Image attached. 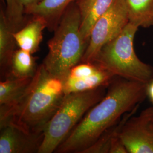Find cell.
<instances>
[{
  "label": "cell",
  "mask_w": 153,
  "mask_h": 153,
  "mask_svg": "<svg viewBox=\"0 0 153 153\" xmlns=\"http://www.w3.org/2000/svg\"><path fill=\"white\" fill-rule=\"evenodd\" d=\"M14 31L6 16L4 6L0 9V71L1 80L11 76V60L16 50Z\"/></svg>",
  "instance_id": "30bf717a"
},
{
  "label": "cell",
  "mask_w": 153,
  "mask_h": 153,
  "mask_svg": "<svg viewBox=\"0 0 153 153\" xmlns=\"http://www.w3.org/2000/svg\"><path fill=\"white\" fill-rule=\"evenodd\" d=\"M107 87L65 95L55 115L44 128L39 153H55L88 111L103 98Z\"/></svg>",
  "instance_id": "5b68a950"
},
{
  "label": "cell",
  "mask_w": 153,
  "mask_h": 153,
  "mask_svg": "<svg viewBox=\"0 0 153 153\" xmlns=\"http://www.w3.org/2000/svg\"><path fill=\"white\" fill-rule=\"evenodd\" d=\"M65 96L62 80L51 74L41 64L18 103L0 109V124L11 122L27 131L43 132Z\"/></svg>",
  "instance_id": "7a4b0ae2"
},
{
  "label": "cell",
  "mask_w": 153,
  "mask_h": 153,
  "mask_svg": "<svg viewBox=\"0 0 153 153\" xmlns=\"http://www.w3.org/2000/svg\"><path fill=\"white\" fill-rule=\"evenodd\" d=\"M148 83L115 76L104 98L87 112L56 153H83L126 113L137 109L147 97Z\"/></svg>",
  "instance_id": "6da1fadb"
},
{
  "label": "cell",
  "mask_w": 153,
  "mask_h": 153,
  "mask_svg": "<svg viewBox=\"0 0 153 153\" xmlns=\"http://www.w3.org/2000/svg\"><path fill=\"white\" fill-rule=\"evenodd\" d=\"M119 136L128 153H153V105L131 116L123 124Z\"/></svg>",
  "instance_id": "52a82bcc"
},
{
  "label": "cell",
  "mask_w": 153,
  "mask_h": 153,
  "mask_svg": "<svg viewBox=\"0 0 153 153\" xmlns=\"http://www.w3.org/2000/svg\"><path fill=\"white\" fill-rule=\"evenodd\" d=\"M6 16L11 28L16 33L23 27L27 20L21 0H5Z\"/></svg>",
  "instance_id": "ac0fdd59"
},
{
  "label": "cell",
  "mask_w": 153,
  "mask_h": 153,
  "mask_svg": "<svg viewBox=\"0 0 153 153\" xmlns=\"http://www.w3.org/2000/svg\"><path fill=\"white\" fill-rule=\"evenodd\" d=\"M43 1V0H21V2L24 7L25 13H26L33 7L38 5Z\"/></svg>",
  "instance_id": "ffe728a7"
},
{
  "label": "cell",
  "mask_w": 153,
  "mask_h": 153,
  "mask_svg": "<svg viewBox=\"0 0 153 153\" xmlns=\"http://www.w3.org/2000/svg\"><path fill=\"white\" fill-rule=\"evenodd\" d=\"M78 0H43L38 5L25 13L26 15L42 17L47 23V28L54 31L66 9Z\"/></svg>",
  "instance_id": "4fadbf2b"
},
{
  "label": "cell",
  "mask_w": 153,
  "mask_h": 153,
  "mask_svg": "<svg viewBox=\"0 0 153 153\" xmlns=\"http://www.w3.org/2000/svg\"><path fill=\"white\" fill-rule=\"evenodd\" d=\"M114 0H78L76 2L81 15V31L88 43L91 31L99 18L107 11Z\"/></svg>",
  "instance_id": "7c38bea8"
},
{
  "label": "cell",
  "mask_w": 153,
  "mask_h": 153,
  "mask_svg": "<svg viewBox=\"0 0 153 153\" xmlns=\"http://www.w3.org/2000/svg\"><path fill=\"white\" fill-rule=\"evenodd\" d=\"M129 22L121 33L100 49L92 62L115 76L148 83L153 79V67L137 57L134 39L138 29Z\"/></svg>",
  "instance_id": "277c9868"
},
{
  "label": "cell",
  "mask_w": 153,
  "mask_h": 153,
  "mask_svg": "<svg viewBox=\"0 0 153 153\" xmlns=\"http://www.w3.org/2000/svg\"><path fill=\"white\" fill-rule=\"evenodd\" d=\"M129 22L126 0H114L94 25L81 62H92L100 49L116 38Z\"/></svg>",
  "instance_id": "8992f818"
},
{
  "label": "cell",
  "mask_w": 153,
  "mask_h": 153,
  "mask_svg": "<svg viewBox=\"0 0 153 153\" xmlns=\"http://www.w3.org/2000/svg\"><path fill=\"white\" fill-rule=\"evenodd\" d=\"M33 55L21 48L16 49L11 60L10 76L28 78L34 76L39 66L36 62V58Z\"/></svg>",
  "instance_id": "2e32d148"
},
{
  "label": "cell",
  "mask_w": 153,
  "mask_h": 153,
  "mask_svg": "<svg viewBox=\"0 0 153 153\" xmlns=\"http://www.w3.org/2000/svg\"><path fill=\"white\" fill-rule=\"evenodd\" d=\"M81 18L76 2L71 4L47 43L48 52L42 65L52 76L63 79L71 68L80 63L88 43L81 31Z\"/></svg>",
  "instance_id": "3957f363"
},
{
  "label": "cell",
  "mask_w": 153,
  "mask_h": 153,
  "mask_svg": "<svg viewBox=\"0 0 153 153\" xmlns=\"http://www.w3.org/2000/svg\"><path fill=\"white\" fill-rule=\"evenodd\" d=\"M108 153H128L127 149L119 136V134L112 140Z\"/></svg>",
  "instance_id": "d6986e66"
},
{
  "label": "cell",
  "mask_w": 153,
  "mask_h": 153,
  "mask_svg": "<svg viewBox=\"0 0 153 153\" xmlns=\"http://www.w3.org/2000/svg\"><path fill=\"white\" fill-rule=\"evenodd\" d=\"M137 109L126 114L120 120L107 129L92 145L84 150L83 153H108L112 140L119 134L123 124L136 112Z\"/></svg>",
  "instance_id": "e0dca14e"
},
{
  "label": "cell",
  "mask_w": 153,
  "mask_h": 153,
  "mask_svg": "<svg viewBox=\"0 0 153 153\" xmlns=\"http://www.w3.org/2000/svg\"><path fill=\"white\" fill-rule=\"evenodd\" d=\"M31 16L23 27L14 33V36L19 48L34 54L38 51L43 40V31L47 28V23L41 16Z\"/></svg>",
  "instance_id": "8fae6325"
},
{
  "label": "cell",
  "mask_w": 153,
  "mask_h": 153,
  "mask_svg": "<svg viewBox=\"0 0 153 153\" xmlns=\"http://www.w3.org/2000/svg\"><path fill=\"white\" fill-rule=\"evenodd\" d=\"M115 76L94 62H80L62 79L64 93L67 95L108 87Z\"/></svg>",
  "instance_id": "ba28073f"
},
{
  "label": "cell",
  "mask_w": 153,
  "mask_h": 153,
  "mask_svg": "<svg viewBox=\"0 0 153 153\" xmlns=\"http://www.w3.org/2000/svg\"><path fill=\"white\" fill-rule=\"evenodd\" d=\"M129 21L138 27L153 26V0H126Z\"/></svg>",
  "instance_id": "9a60e30c"
},
{
  "label": "cell",
  "mask_w": 153,
  "mask_h": 153,
  "mask_svg": "<svg viewBox=\"0 0 153 153\" xmlns=\"http://www.w3.org/2000/svg\"><path fill=\"white\" fill-rule=\"evenodd\" d=\"M0 153H39L43 132L27 131L11 122L0 124Z\"/></svg>",
  "instance_id": "9c48e42d"
},
{
  "label": "cell",
  "mask_w": 153,
  "mask_h": 153,
  "mask_svg": "<svg viewBox=\"0 0 153 153\" xmlns=\"http://www.w3.org/2000/svg\"><path fill=\"white\" fill-rule=\"evenodd\" d=\"M147 97L153 105V79L147 85Z\"/></svg>",
  "instance_id": "44dd1931"
},
{
  "label": "cell",
  "mask_w": 153,
  "mask_h": 153,
  "mask_svg": "<svg viewBox=\"0 0 153 153\" xmlns=\"http://www.w3.org/2000/svg\"><path fill=\"white\" fill-rule=\"evenodd\" d=\"M33 77L10 76L1 80L0 82V109L10 108L18 103L27 91Z\"/></svg>",
  "instance_id": "5bb4252c"
}]
</instances>
